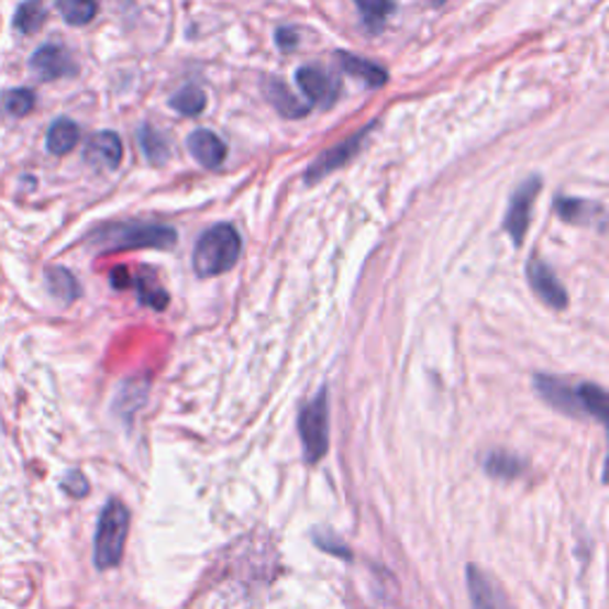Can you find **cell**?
I'll use <instances>...</instances> for the list:
<instances>
[{"label":"cell","instance_id":"obj_1","mask_svg":"<svg viewBox=\"0 0 609 609\" xmlns=\"http://www.w3.org/2000/svg\"><path fill=\"white\" fill-rule=\"evenodd\" d=\"M539 394L553 405V408L567 414H588L598 422H607V394L596 384L569 386L553 376H535Z\"/></svg>","mask_w":609,"mask_h":609},{"label":"cell","instance_id":"obj_2","mask_svg":"<svg viewBox=\"0 0 609 609\" xmlns=\"http://www.w3.org/2000/svg\"><path fill=\"white\" fill-rule=\"evenodd\" d=\"M241 236L231 224H214L200 236L193 251V269L198 277H220L239 263Z\"/></svg>","mask_w":609,"mask_h":609},{"label":"cell","instance_id":"obj_3","mask_svg":"<svg viewBox=\"0 0 609 609\" xmlns=\"http://www.w3.org/2000/svg\"><path fill=\"white\" fill-rule=\"evenodd\" d=\"M96 243H103L108 251H139V248H157L169 251L177 245V231L165 224H146V222H124L108 224L93 234Z\"/></svg>","mask_w":609,"mask_h":609},{"label":"cell","instance_id":"obj_4","mask_svg":"<svg viewBox=\"0 0 609 609\" xmlns=\"http://www.w3.org/2000/svg\"><path fill=\"white\" fill-rule=\"evenodd\" d=\"M129 533V510L120 500H110L98 521L96 531V567L112 569L118 567Z\"/></svg>","mask_w":609,"mask_h":609},{"label":"cell","instance_id":"obj_5","mask_svg":"<svg viewBox=\"0 0 609 609\" xmlns=\"http://www.w3.org/2000/svg\"><path fill=\"white\" fill-rule=\"evenodd\" d=\"M300 439L308 462H319L329 447V398L326 390H319V396L304 405L300 412Z\"/></svg>","mask_w":609,"mask_h":609},{"label":"cell","instance_id":"obj_6","mask_svg":"<svg viewBox=\"0 0 609 609\" xmlns=\"http://www.w3.org/2000/svg\"><path fill=\"white\" fill-rule=\"evenodd\" d=\"M539 193H541V177H531L521 184L510 198V208H507V214H505V231H507V236L512 239L517 248L527 239L529 222H531V208H533L535 196Z\"/></svg>","mask_w":609,"mask_h":609},{"label":"cell","instance_id":"obj_7","mask_svg":"<svg viewBox=\"0 0 609 609\" xmlns=\"http://www.w3.org/2000/svg\"><path fill=\"white\" fill-rule=\"evenodd\" d=\"M527 279H529V286L531 291L539 296L547 308L553 310H564L567 308V288L562 286V281L555 277V272L550 269L543 259L539 257H531L529 265H527Z\"/></svg>","mask_w":609,"mask_h":609},{"label":"cell","instance_id":"obj_8","mask_svg":"<svg viewBox=\"0 0 609 609\" xmlns=\"http://www.w3.org/2000/svg\"><path fill=\"white\" fill-rule=\"evenodd\" d=\"M374 124H376V122H372V124L365 129V132H359V134H355V136H351V139H345V141L339 143V146H333V148H329V151H324L322 155H319V157L314 159V163L310 165V169L304 171V181L314 184V181H319L322 177H326V174H331L333 169H339V167H343L345 163H351V159L357 155V151H359V146H362V141L367 139L369 132H374Z\"/></svg>","mask_w":609,"mask_h":609},{"label":"cell","instance_id":"obj_9","mask_svg":"<svg viewBox=\"0 0 609 609\" xmlns=\"http://www.w3.org/2000/svg\"><path fill=\"white\" fill-rule=\"evenodd\" d=\"M29 65H32V71L41 81H57L77 75L75 57L69 55L65 46H57V43L41 46Z\"/></svg>","mask_w":609,"mask_h":609},{"label":"cell","instance_id":"obj_10","mask_svg":"<svg viewBox=\"0 0 609 609\" xmlns=\"http://www.w3.org/2000/svg\"><path fill=\"white\" fill-rule=\"evenodd\" d=\"M296 81L300 86V91L304 93V98L310 100V103H319V106H333L339 98V81L333 79L331 75H326L324 69H319L317 65H308L300 67Z\"/></svg>","mask_w":609,"mask_h":609},{"label":"cell","instance_id":"obj_11","mask_svg":"<svg viewBox=\"0 0 609 609\" xmlns=\"http://www.w3.org/2000/svg\"><path fill=\"white\" fill-rule=\"evenodd\" d=\"M86 163H91L96 167L103 169H118L122 157H124V146L122 139L114 132H98L86 143Z\"/></svg>","mask_w":609,"mask_h":609},{"label":"cell","instance_id":"obj_12","mask_svg":"<svg viewBox=\"0 0 609 609\" xmlns=\"http://www.w3.org/2000/svg\"><path fill=\"white\" fill-rule=\"evenodd\" d=\"M467 586H469V598L474 609H512L510 602L505 600L500 588L492 584L481 569L469 567Z\"/></svg>","mask_w":609,"mask_h":609},{"label":"cell","instance_id":"obj_13","mask_svg":"<svg viewBox=\"0 0 609 609\" xmlns=\"http://www.w3.org/2000/svg\"><path fill=\"white\" fill-rule=\"evenodd\" d=\"M265 98L274 106L281 118L286 120H300L310 112V106L302 103V100L288 89V86L281 79H267L265 81Z\"/></svg>","mask_w":609,"mask_h":609},{"label":"cell","instance_id":"obj_14","mask_svg":"<svg viewBox=\"0 0 609 609\" xmlns=\"http://www.w3.org/2000/svg\"><path fill=\"white\" fill-rule=\"evenodd\" d=\"M188 153H191L202 167H220L226 157L224 141L208 129H198L188 136Z\"/></svg>","mask_w":609,"mask_h":609},{"label":"cell","instance_id":"obj_15","mask_svg":"<svg viewBox=\"0 0 609 609\" xmlns=\"http://www.w3.org/2000/svg\"><path fill=\"white\" fill-rule=\"evenodd\" d=\"M336 63L341 65L345 75L362 79L369 86V89H381V86L388 81V75L381 65L365 60V57H357L353 53H345V51L336 53Z\"/></svg>","mask_w":609,"mask_h":609},{"label":"cell","instance_id":"obj_16","mask_svg":"<svg viewBox=\"0 0 609 609\" xmlns=\"http://www.w3.org/2000/svg\"><path fill=\"white\" fill-rule=\"evenodd\" d=\"M79 126L71 120H57L46 136V146L53 155H67L69 151L77 148L79 143Z\"/></svg>","mask_w":609,"mask_h":609},{"label":"cell","instance_id":"obj_17","mask_svg":"<svg viewBox=\"0 0 609 609\" xmlns=\"http://www.w3.org/2000/svg\"><path fill=\"white\" fill-rule=\"evenodd\" d=\"M555 210L564 222H572V224H582L588 220L593 222V212H602L600 206H596V202H588L584 198H560L555 202Z\"/></svg>","mask_w":609,"mask_h":609},{"label":"cell","instance_id":"obj_18","mask_svg":"<svg viewBox=\"0 0 609 609\" xmlns=\"http://www.w3.org/2000/svg\"><path fill=\"white\" fill-rule=\"evenodd\" d=\"M169 106L177 112L186 114V118H196V114L206 110L208 96H206V91L198 89V86H184L179 93H174L169 98Z\"/></svg>","mask_w":609,"mask_h":609},{"label":"cell","instance_id":"obj_19","mask_svg":"<svg viewBox=\"0 0 609 609\" xmlns=\"http://www.w3.org/2000/svg\"><path fill=\"white\" fill-rule=\"evenodd\" d=\"M48 12L43 8L41 0H24L18 14H14V29L22 34H34L46 22Z\"/></svg>","mask_w":609,"mask_h":609},{"label":"cell","instance_id":"obj_20","mask_svg":"<svg viewBox=\"0 0 609 609\" xmlns=\"http://www.w3.org/2000/svg\"><path fill=\"white\" fill-rule=\"evenodd\" d=\"M57 10H60L67 24L84 26L93 22L98 14V3L96 0H57Z\"/></svg>","mask_w":609,"mask_h":609},{"label":"cell","instance_id":"obj_21","mask_svg":"<svg viewBox=\"0 0 609 609\" xmlns=\"http://www.w3.org/2000/svg\"><path fill=\"white\" fill-rule=\"evenodd\" d=\"M48 288H51V294L55 298H60L65 302H71V300H77L79 294H81V288L77 284V279L71 277V272L63 269V267H51L48 269Z\"/></svg>","mask_w":609,"mask_h":609},{"label":"cell","instance_id":"obj_22","mask_svg":"<svg viewBox=\"0 0 609 609\" xmlns=\"http://www.w3.org/2000/svg\"><path fill=\"white\" fill-rule=\"evenodd\" d=\"M139 141H141L143 153H146V157L151 159V163H155V165L167 163L169 146H167V141L163 139V134L155 132L153 126H143L139 132Z\"/></svg>","mask_w":609,"mask_h":609},{"label":"cell","instance_id":"obj_23","mask_svg":"<svg viewBox=\"0 0 609 609\" xmlns=\"http://www.w3.org/2000/svg\"><path fill=\"white\" fill-rule=\"evenodd\" d=\"M355 5L372 29H379L396 10L394 0H355Z\"/></svg>","mask_w":609,"mask_h":609},{"label":"cell","instance_id":"obj_24","mask_svg":"<svg viewBox=\"0 0 609 609\" xmlns=\"http://www.w3.org/2000/svg\"><path fill=\"white\" fill-rule=\"evenodd\" d=\"M486 472L498 478H517L524 472V462L507 453H492L486 462Z\"/></svg>","mask_w":609,"mask_h":609},{"label":"cell","instance_id":"obj_25","mask_svg":"<svg viewBox=\"0 0 609 609\" xmlns=\"http://www.w3.org/2000/svg\"><path fill=\"white\" fill-rule=\"evenodd\" d=\"M34 103H36V96L29 89H14L3 96V108L8 114H12V118H24V114L34 110Z\"/></svg>","mask_w":609,"mask_h":609},{"label":"cell","instance_id":"obj_26","mask_svg":"<svg viewBox=\"0 0 609 609\" xmlns=\"http://www.w3.org/2000/svg\"><path fill=\"white\" fill-rule=\"evenodd\" d=\"M136 291H139V298L143 304H151L153 310H165L167 302H169V296L165 288H159L155 284V279H136Z\"/></svg>","mask_w":609,"mask_h":609},{"label":"cell","instance_id":"obj_27","mask_svg":"<svg viewBox=\"0 0 609 609\" xmlns=\"http://www.w3.org/2000/svg\"><path fill=\"white\" fill-rule=\"evenodd\" d=\"M277 46L281 51H294L298 46V34H296V29L291 26H281L279 32H277Z\"/></svg>","mask_w":609,"mask_h":609},{"label":"cell","instance_id":"obj_28","mask_svg":"<svg viewBox=\"0 0 609 609\" xmlns=\"http://www.w3.org/2000/svg\"><path fill=\"white\" fill-rule=\"evenodd\" d=\"M71 492H75V496H84L86 490H89V484L84 481V476L81 474H71V484H69Z\"/></svg>","mask_w":609,"mask_h":609}]
</instances>
